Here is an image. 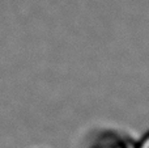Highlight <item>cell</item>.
Here are the masks:
<instances>
[{"label": "cell", "instance_id": "cell-1", "mask_svg": "<svg viewBox=\"0 0 149 148\" xmlns=\"http://www.w3.org/2000/svg\"><path fill=\"white\" fill-rule=\"evenodd\" d=\"M139 148H149V135L141 142V144H140Z\"/></svg>", "mask_w": 149, "mask_h": 148}, {"label": "cell", "instance_id": "cell-2", "mask_svg": "<svg viewBox=\"0 0 149 148\" xmlns=\"http://www.w3.org/2000/svg\"><path fill=\"white\" fill-rule=\"evenodd\" d=\"M100 148H123V147H119V146H101Z\"/></svg>", "mask_w": 149, "mask_h": 148}]
</instances>
